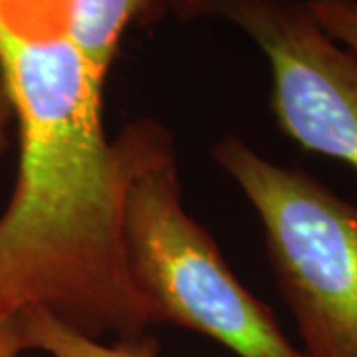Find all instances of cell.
Listing matches in <instances>:
<instances>
[{
  "instance_id": "cell-1",
  "label": "cell",
  "mask_w": 357,
  "mask_h": 357,
  "mask_svg": "<svg viewBox=\"0 0 357 357\" xmlns=\"http://www.w3.org/2000/svg\"><path fill=\"white\" fill-rule=\"evenodd\" d=\"M0 66L20 163L0 215V316L42 307L86 335L161 324L129 278L103 82L68 38L58 0H0Z\"/></svg>"
},
{
  "instance_id": "cell-2",
  "label": "cell",
  "mask_w": 357,
  "mask_h": 357,
  "mask_svg": "<svg viewBox=\"0 0 357 357\" xmlns=\"http://www.w3.org/2000/svg\"><path fill=\"white\" fill-rule=\"evenodd\" d=\"M112 145L126 266L159 321L203 333L238 357H304L272 310L234 276L213 234L185 211L169 129L141 117Z\"/></svg>"
},
{
  "instance_id": "cell-3",
  "label": "cell",
  "mask_w": 357,
  "mask_h": 357,
  "mask_svg": "<svg viewBox=\"0 0 357 357\" xmlns=\"http://www.w3.org/2000/svg\"><path fill=\"white\" fill-rule=\"evenodd\" d=\"M213 159L262 220L266 252L304 357H357V206L300 169L227 135Z\"/></svg>"
},
{
  "instance_id": "cell-4",
  "label": "cell",
  "mask_w": 357,
  "mask_h": 357,
  "mask_svg": "<svg viewBox=\"0 0 357 357\" xmlns=\"http://www.w3.org/2000/svg\"><path fill=\"white\" fill-rule=\"evenodd\" d=\"M181 18H222L266 54L276 123L306 151L357 169V58L300 0H165Z\"/></svg>"
},
{
  "instance_id": "cell-5",
  "label": "cell",
  "mask_w": 357,
  "mask_h": 357,
  "mask_svg": "<svg viewBox=\"0 0 357 357\" xmlns=\"http://www.w3.org/2000/svg\"><path fill=\"white\" fill-rule=\"evenodd\" d=\"M68 38L103 77L128 24L149 0H58Z\"/></svg>"
},
{
  "instance_id": "cell-6",
  "label": "cell",
  "mask_w": 357,
  "mask_h": 357,
  "mask_svg": "<svg viewBox=\"0 0 357 357\" xmlns=\"http://www.w3.org/2000/svg\"><path fill=\"white\" fill-rule=\"evenodd\" d=\"M18 328L28 351L36 349L50 357H157L159 345L151 333L121 337L103 344L56 318L48 310L28 307L18 316Z\"/></svg>"
},
{
  "instance_id": "cell-7",
  "label": "cell",
  "mask_w": 357,
  "mask_h": 357,
  "mask_svg": "<svg viewBox=\"0 0 357 357\" xmlns=\"http://www.w3.org/2000/svg\"><path fill=\"white\" fill-rule=\"evenodd\" d=\"M306 6L326 34L357 58V0H306Z\"/></svg>"
},
{
  "instance_id": "cell-8",
  "label": "cell",
  "mask_w": 357,
  "mask_h": 357,
  "mask_svg": "<svg viewBox=\"0 0 357 357\" xmlns=\"http://www.w3.org/2000/svg\"><path fill=\"white\" fill-rule=\"evenodd\" d=\"M28 351L16 316H0V357H20Z\"/></svg>"
},
{
  "instance_id": "cell-9",
  "label": "cell",
  "mask_w": 357,
  "mask_h": 357,
  "mask_svg": "<svg viewBox=\"0 0 357 357\" xmlns=\"http://www.w3.org/2000/svg\"><path fill=\"white\" fill-rule=\"evenodd\" d=\"M14 128V107L10 100V91L6 86V77L0 66V161L10 145V133Z\"/></svg>"
}]
</instances>
